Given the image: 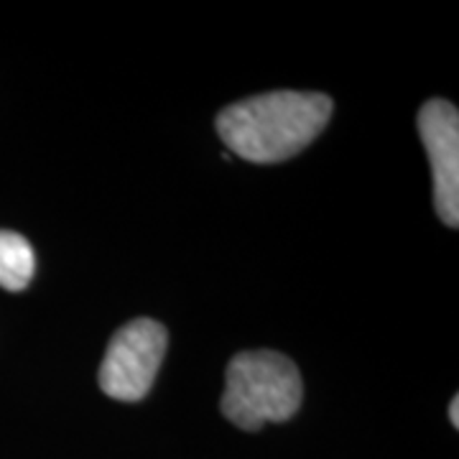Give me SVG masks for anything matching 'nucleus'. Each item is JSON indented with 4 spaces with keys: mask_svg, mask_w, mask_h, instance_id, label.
<instances>
[{
    "mask_svg": "<svg viewBox=\"0 0 459 459\" xmlns=\"http://www.w3.org/2000/svg\"><path fill=\"white\" fill-rule=\"evenodd\" d=\"M36 255L31 243L11 230H0V289L18 294L31 283Z\"/></svg>",
    "mask_w": 459,
    "mask_h": 459,
    "instance_id": "nucleus-5",
    "label": "nucleus"
},
{
    "mask_svg": "<svg viewBox=\"0 0 459 459\" xmlns=\"http://www.w3.org/2000/svg\"><path fill=\"white\" fill-rule=\"evenodd\" d=\"M166 344L169 334L164 325L146 316L117 329L100 365L102 394L128 403L146 398L164 362Z\"/></svg>",
    "mask_w": 459,
    "mask_h": 459,
    "instance_id": "nucleus-3",
    "label": "nucleus"
},
{
    "mask_svg": "<svg viewBox=\"0 0 459 459\" xmlns=\"http://www.w3.org/2000/svg\"><path fill=\"white\" fill-rule=\"evenodd\" d=\"M301 376L294 362L273 350H253L230 360L220 409L235 427L255 431L289 421L301 406Z\"/></svg>",
    "mask_w": 459,
    "mask_h": 459,
    "instance_id": "nucleus-2",
    "label": "nucleus"
},
{
    "mask_svg": "<svg viewBox=\"0 0 459 459\" xmlns=\"http://www.w3.org/2000/svg\"><path fill=\"white\" fill-rule=\"evenodd\" d=\"M419 135L434 174V207L444 225H459V113L446 100H429L419 113Z\"/></svg>",
    "mask_w": 459,
    "mask_h": 459,
    "instance_id": "nucleus-4",
    "label": "nucleus"
},
{
    "mask_svg": "<svg viewBox=\"0 0 459 459\" xmlns=\"http://www.w3.org/2000/svg\"><path fill=\"white\" fill-rule=\"evenodd\" d=\"M332 108L322 92H265L225 108L217 115V133L232 153L250 164H279L325 131Z\"/></svg>",
    "mask_w": 459,
    "mask_h": 459,
    "instance_id": "nucleus-1",
    "label": "nucleus"
},
{
    "mask_svg": "<svg viewBox=\"0 0 459 459\" xmlns=\"http://www.w3.org/2000/svg\"><path fill=\"white\" fill-rule=\"evenodd\" d=\"M449 421H452V427H459V395L452 398V406H449Z\"/></svg>",
    "mask_w": 459,
    "mask_h": 459,
    "instance_id": "nucleus-6",
    "label": "nucleus"
}]
</instances>
